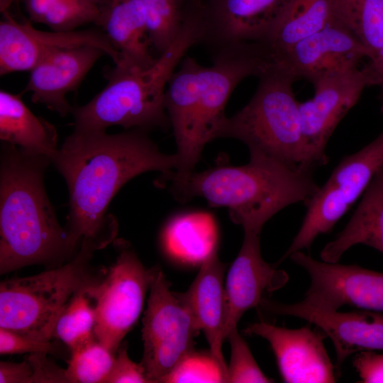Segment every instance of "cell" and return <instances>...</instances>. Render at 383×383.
Returning <instances> with one entry per match:
<instances>
[{
  "instance_id": "44dd1931",
  "label": "cell",
  "mask_w": 383,
  "mask_h": 383,
  "mask_svg": "<svg viewBox=\"0 0 383 383\" xmlns=\"http://www.w3.org/2000/svg\"><path fill=\"white\" fill-rule=\"evenodd\" d=\"M189 289L178 295L189 308L195 323L205 335L210 350L228 368L223 353L226 317V265L213 252L201 265Z\"/></svg>"
},
{
  "instance_id": "2e32d148",
  "label": "cell",
  "mask_w": 383,
  "mask_h": 383,
  "mask_svg": "<svg viewBox=\"0 0 383 383\" xmlns=\"http://www.w3.org/2000/svg\"><path fill=\"white\" fill-rule=\"evenodd\" d=\"M265 339L274 354L282 380L287 383L335 382V372L323 344L326 335L306 326L297 329L265 322L244 331Z\"/></svg>"
},
{
  "instance_id": "1f68e13d",
  "label": "cell",
  "mask_w": 383,
  "mask_h": 383,
  "mask_svg": "<svg viewBox=\"0 0 383 383\" xmlns=\"http://www.w3.org/2000/svg\"><path fill=\"white\" fill-rule=\"evenodd\" d=\"M56 347L50 341H40L0 328V353H54Z\"/></svg>"
},
{
  "instance_id": "4316f807",
  "label": "cell",
  "mask_w": 383,
  "mask_h": 383,
  "mask_svg": "<svg viewBox=\"0 0 383 383\" xmlns=\"http://www.w3.org/2000/svg\"><path fill=\"white\" fill-rule=\"evenodd\" d=\"M88 287L72 296L55 327L53 336L63 342L70 351L96 339L95 306L87 291Z\"/></svg>"
},
{
  "instance_id": "8fae6325",
  "label": "cell",
  "mask_w": 383,
  "mask_h": 383,
  "mask_svg": "<svg viewBox=\"0 0 383 383\" xmlns=\"http://www.w3.org/2000/svg\"><path fill=\"white\" fill-rule=\"evenodd\" d=\"M313 96L299 102L303 137L316 169L327 164V144L337 126L372 86L365 67L318 79L311 83Z\"/></svg>"
},
{
  "instance_id": "7a4b0ae2",
  "label": "cell",
  "mask_w": 383,
  "mask_h": 383,
  "mask_svg": "<svg viewBox=\"0 0 383 383\" xmlns=\"http://www.w3.org/2000/svg\"><path fill=\"white\" fill-rule=\"evenodd\" d=\"M275 66L267 47L245 42L217 48L210 66L184 56L165 91V109L173 129L178 173L194 171L204 147L217 138L225 108L236 87Z\"/></svg>"
},
{
  "instance_id": "74e56055",
  "label": "cell",
  "mask_w": 383,
  "mask_h": 383,
  "mask_svg": "<svg viewBox=\"0 0 383 383\" xmlns=\"http://www.w3.org/2000/svg\"><path fill=\"white\" fill-rule=\"evenodd\" d=\"M369 59L368 64L364 67L370 76L372 86L375 85L380 89L379 99L383 113V50Z\"/></svg>"
},
{
  "instance_id": "3957f363",
  "label": "cell",
  "mask_w": 383,
  "mask_h": 383,
  "mask_svg": "<svg viewBox=\"0 0 383 383\" xmlns=\"http://www.w3.org/2000/svg\"><path fill=\"white\" fill-rule=\"evenodd\" d=\"M51 162L3 143L0 167V273L39 263H61L77 248L62 228L43 183Z\"/></svg>"
},
{
  "instance_id": "d6986e66",
  "label": "cell",
  "mask_w": 383,
  "mask_h": 383,
  "mask_svg": "<svg viewBox=\"0 0 383 383\" xmlns=\"http://www.w3.org/2000/svg\"><path fill=\"white\" fill-rule=\"evenodd\" d=\"M289 0H208L203 6L205 40L220 48L264 43Z\"/></svg>"
},
{
  "instance_id": "8992f818",
  "label": "cell",
  "mask_w": 383,
  "mask_h": 383,
  "mask_svg": "<svg viewBox=\"0 0 383 383\" xmlns=\"http://www.w3.org/2000/svg\"><path fill=\"white\" fill-rule=\"evenodd\" d=\"M258 78L251 99L233 116L226 117L217 138L242 141L250 157L267 158L313 172L316 169L306 147L299 102L292 89L296 79L277 66Z\"/></svg>"
},
{
  "instance_id": "8d00e7d4",
  "label": "cell",
  "mask_w": 383,
  "mask_h": 383,
  "mask_svg": "<svg viewBox=\"0 0 383 383\" xmlns=\"http://www.w3.org/2000/svg\"><path fill=\"white\" fill-rule=\"evenodd\" d=\"M77 0H23L30 21L40 23L48 13L65 7Z\"/></svg>"
},
{
  "instance_id": "30bf717a",
  "label": "cell",
  "mask_w": 383,
  "mask_h": 383,
  "mask_svg": "<svg viewBox=\"0 0 383 383\" xmlns=\"http://www.w3.org/2000/svg\"><path fill=\"white\" fill-rule=\"evenodd\" d=\"M121 244L105 277L87 288L95 306V336L113 353L139 318L152 276V267L146 269L133 250Z\"/></svg>"
},
{
  "instance_id": "83f0119b",
  "label": "cell",
  "mask_w": 383,
  "mask_h": 383,
  "mask_svg": "<svg viewBox=\"0 0 383 383\" xmlns=\"http://www.w3.org/2000/svg\"><path fill=\"white\" fill-rule=\"evenodd\" d=\"M145 10L148 34L158 56L165 52L178 36L186 11L182 0H140Z\"/></svg>"
},
{
  "instance_id": "ffe728a7",
  "label": "cell",
  "mask_w": 383,
  "mask_h": 383,
  "mask_svg": "<svg viewBox=\"0 0 383 383\" xmlns=\"http://www.w3.org/2000/svg\"><path fill=\"white\" fill-rule=\"evenodd\" d=\"M119 55L117 67L147 70L157 61L152 55L147 17L140 0H112L99 9L95 23Z\"/></svg>"
},
{
  "instance_id": "4fadbf2b",
  "label": "cell",
  "mask_w": 383,
  "mask_h": 383,
  "mask_svg": "<svg viewBox=\"0 0 383 383\" xmlns=\"http://www.w3.org/2000/svg\"><path fill=\"white\" fill-rule=\"evenodd\" d=\"M369 56L358 39L334 17L323 28L276 56L274 62L296 80L304 78L312 83L357 68Z\"/></svg>"
},
{
  "instance_id": "5bb4252c",
  "label": "cell",
  "mask_w": 383,
  "mask_h": 383,
  "mask_svg": "<svg viewBox=\"0 0 383 383\" xmlns=\"http://www.w3.org/2000/svg\"><path fill=\"white\" fill-rule=\"evenodd\" d=\"M84 45L101 49L118 64L119 55L102 30L43 31L35 28L28 20L17 21L6 11L0 21V74L30 72L55 50Z\"/></svg>"
},
{
  "instance_id": "ac0fdd59",
  "label": "cell",
  "mask_w": 383,
  "mask_h": 383,
  "mask_svg": "<svg viewBox=\"0 0 383 383\" xmlns=\"http://www.w3.org/2000/svg\"><path fill=\"white\" fill-rule=\"evenodd\" d=\"M106 53L92 45L62 48L47 55L30 70L23 92L31 93V101L41 104L62 117L72 106L66 96L75 91L96 61Z\"/></svg>"
},
{
  "instance_id": "836d02e7",
  "label": "cell",
  "mask_w": 383,
  "mask_h": 383,
  "mask_svg": "<svg viewBox=\"0 0 383 383\" xmlns=\"http://www.w3.org/2000/svg\"><path fill=\"white\" fill-rule=\"evenodd\" d=\"M361 382H383V353L375 350L357 353L353 362Z\"/></svg>"
},
{
  "instance_id": "484cf974",
  "label": "cell",
  "mask_w": 383,
  "mask_h": 383,
  "mask_svg": "<svg viewBox=\"0 0 383 383\" xmlns=\"http://www.w3.org/2000/svg\"><path fill=\"white\" fill-rule=\"evenodd\" d=\"M334 14L366 48L369 58L383 50V0H334Z\"/></svg>"
},
{
  "instance_id": "9a60e30c",
  "label": "cell",
  "mask_w": 383,
  "mask_h": 383,
  "mask_svg": "<svg viewBox=\"0 0 383 383\" xmlns=\"http://www.w3.org/2000/svg\"><path fill=\"white\" fill-rule=\"evenodd\" d=\"M259 306L272 313L297 317L316 326L333 344L338 374L352 354L383 350V313L365 309L344 312L322 308L304 299L286 304L266 297Z\"/></svg>"
},
{
  "instance_id": "cb8c5ba5",
  "label": "cell",
  "mask_w": 383,
  "mask_h": 383,
  "mask_svg": "<svg viewBox=\"0 0 383 383\" xmlns=\"http://www.w3.org/2000/svg\"><path fill=\"white\" fill-rule=\"evenodd\" d=\"M162 243L172 258L187 264H201L217 250L218 229L213 216L192 211L172 217L166 224Z\"/></svg>"
},
{
  "instance_id": "f546056e",
  "label": "cell",
  "mask_w": 383,
  "mask_h": 383,
  "mask_svg": "<svg viewBox=\"0 0 383 383\" xmlns=\"http://www.w3.org/2000/svg\"><path fill=\"white\" fill-rule=\"evenodd\" d=\"M160 382H228V368L210 350L187 353Z\"/></svg>"
},
{
  "instance_id": "e575fe53",
  "label": "cell",
  "mask_w": 383,
  "mask_h": 383,
  "mask_svg": "<svg viewBox=\"0 0 383 383\" xmlns=\"http://www.w3.org/2000/svg\"><path fill=\"white\" fill-rule=\"evenodd\" d=\"M33 367L32 382H68L65 370L60 369L46 359L45 354H31L28 358Z\"/></svg>"
},
{
  "instance_id": "ba28073f",
  "label": "cell",
  "mask_w": 383,
  "mask_h": 383,
  "mask_svg": "<svg viewBox=\"0 0 383 383\" xmlns=\"http://www.w3.org/2000/svg\"><path fill=\"white\" fill-rule=\"evenodd\" d=\"M147 309L143 318V356L140 362L150 383L160 382L194 348L200 330L187 306L159 266L152 267Z\"/></svg>"
},
{
  "instance_id": "7c38bea8",
  "label": "cell",
  "mask_w": 383,
  "mask_h": 383,
  "mask_svg": "<svg viewBox=\"0 0 383 383\" xmlns=\"http://www.w3.org/2000/svg\"><path fill=\"white\" fill-rule=\"evenodd\" d=\"M289 257L309 275L304 299L306 301L328 309L350 306L383 313V272L357 265L318 261L302 250Z\"/></svg>"
},
{
  "instance_id": "f1b7e54d",
  "label": "cell",
  "mask_w": 383,
  "mask_h": 383,
  "mask_svg": "<svg viewBox=\"0 0 383 383\" xmlns=\"http://www.w3.org/2000/svg\"><path fill=\"white\" fill-rule=\"evenodd\" d=\"M115 359L97 339L71 350L65 374L68 382L104 383Z\"/></svg>"
},
{
  "instance_id": "e0dca14e",
  "label": "cell",
  "mask_w": 383,
  "mask_h": 383,
  "mask_svg": "<svg viewBox=\"0 0 383 383\" xmlns=\"http://www.w3.org/2000/svg\"><path fill=\"white\" fill-rule=\"evenodd\" d=\"M288 280L285 271L263 260L260 235L244 233L240 250L229 268L225 284L224 340L248 310L259 306L266 295L283 287Z\"/></svg>"
},
{
  "instance_id": "d4e9b609",
  "label": "cell",
  "mask_w": 383,
  "mask_h": 383,
  "mask_svg": "<svg viewBox=\"0 0 383 383\" xmlns=\"http://www.w3.org/2000/svg\"><path fill=\"white\" fill-rule=\"evenodd\" d=\"M334 0H289L263 43L274 57L317 32L333 18Z\"/></svg>"
},
{
  "instance_id": "9c48e42d",
  "label": "cell",
  "mask_w": 383,
  "mask_h": 383,
  "mask_svg": "<svg viewBox=\"0 0 383 383\" xmlns=\"http://www.w3.org/2000/svg\"><path fill=\"white\" fill-rule=\"evenodd\" d=\"M383 166V132L357 152L345 156L306 205L299 230L280 262L292 253L309 250L314 240L329 232L364 194Z\"/></svg>"
},
{
  "instance_id": "4dcf8cb0",
  "label": "cell",
  "mask_w": 383,
  "mask_h": 383,
  "mask_svg": "<svg viewBox=\"0 0 383 383\" xmlns=\"http://www.w3.org/2000/svg\"><path fill=\"white\" fill-rule=\"evenodd\" d=\"M231 345V358L228 366V382H273L257 364L248 345L238 331L233 329L228 335Z\"/></svg>"
},
{
  "instance_id": "ab89813d",
  "label": "cell",
  "mask_w": 383,
  "mask_h": 383,
  "mask_svg": "<svg viewBox=\"0 0 383 383\" xmlns=\"http://www.w3.org/2000/svg\"><path fill=\"white\" fill-rule=\"evenodd\" d=\"M94 1L100 9L107 6L112 1V0H94Z\"/></svg>"
},
{
  "instance_id": "f35d334b",
  "label": "cell",
  "mask_w": 383,
  "mask_h": 383,
  "mask_svg": "<svg viewBox=\"0 0 383 383\" xmlns=\"http://www.w3.org/2000/svg\"><path fill=\"white\" fill-rule=\"evenodd\" d=\"M13 0H0L1 12L4 13L9 11V7L11 4Z\"/></svg>"
},
{
  "instance_id": "277c9868",
  "label": "cell",
  "mask_w": 383,
  "mask_h": 383,
  "mask_svg": "<svg viewBox=\"0 0 383 383\" xmlns=\"http://www.w3.org/2000/svg\"><path fill=\"white\" fill-rule=\"evenodd\" d=\"M312 172L260 157L241 166H218L200 172L162 174L179 201L204 199L211 206L228 208L244 233L260 234L265 223L287 206L306 205L318 192Z\"/></svg>"
},
{
  "instance_id": "52a82bcc",
  "label": "cell",
  "mask_w": 383,
  "mask_h": 383,
  "mask_svg": "<svg viewBox=\"0 0 383 383\" xmlns=\"http://www.w3.org/2000/svg\"><path fill=\"white\" fill-rule=\"evenodd\" d=\"M99 250L82 243L70 261L40 274L6 279L0 284V328L50 341L57 321L72 296L101 279L89 262Z\"/></svg>"
},
{
  "instance_id": "603a6c76",
  "label": "cell",
  "mask_w": 383,
  "mask_h": 383,
  "mask_svg": "<svg viewBox=\"0 0 383 383\" xmlns=\"http://www.w3.org/2000/svg\"><path fill=\"white\" fill-rule=\"evenodd\" d=\"M0 139L25 152L52 159L57 150L55 127L38 117L21 99V94L0 91Z\"/></svg>"
},
{
  "instance_id": "5b68a950",
  "label": "cell",
  "mask_w": 383,
  "mask_h": 383,
  "mask_svg": "<svg viewBox=\"0 0 383 383\" xmlns=\"http://www.w3.org/2000/svg\"><path fill=\"white\" fill-rule=\"evenodd\" d=\"M206 25L196 8L187 11L182 28L170 48L147 70L114 66L106 70L108 82L87 104L72 106L74 131H104L112 126L126 129H167V84L189 49L205 39Z\"/></svg>"
},
{
  "instance_id": "d590c367",
  "label": "cell",
  "mask_w": 383,
  "mask_h": 383,
  "mask_svg": "<svg viewBox=\"0 0 383 383\" xmlns=\"http://www.w3.org/2000/svg\"><path fill=\"white\" fill-rule=\"evenodd\" d=\"M33 367L28 360L21 363L1 362V383H30Z\"/></svg>"
},
{
  "instance_id": "6da1fadb",
  "label": "cell",
  "mask_w": 383,
  "mask_h": 383,
  "mask_svg": "<svg viewBox=\"0 0 383 383\" xmlns=\"http://www.w3.org/2000/svg\"><path fill=\"white\" fill-rule=\"evenodd\" d=\"M51 162L68 187L66 230L72 243L77 248L87 243L101 249L116 233V221L106 211L120 188L148 171L174 170L178 158L161 152L146 130L133 128L116 134L73 131Z\"/></svg>"
},
{
  "instance_id": "d6a6232c",
  "label": "cell",
  "mask_w": 383,
  "mask_h": 383,
  "mask_svg": "<svg viewBox=\"0 0 383 383\" xmlns=\"http://www.w3.org/2000/svg\"><path fill=\"white\" fill-rule=\"evenodd\" d=\"M124 382L150 383V381L141 364H137L129 358L126 346H120L104 383Z\"/></svg>"
},
{
  "instance_id": "7402d4cb",
  "label": "cell",
  "mask_w": 383,
  "mask_h": 383,
  "mask_svg": "<svg viewBox=\"0 0 383 383\" xmlns=\"http://www.w3.org/2000/svg\"><path fill=\"white\" fill-rule=\"evenodd\" d=\"M359 244L383 252V166L374 176L345 228L324 246L320 257L324 262H337L344 252Z\"/></svg>"
}]
</instances>
